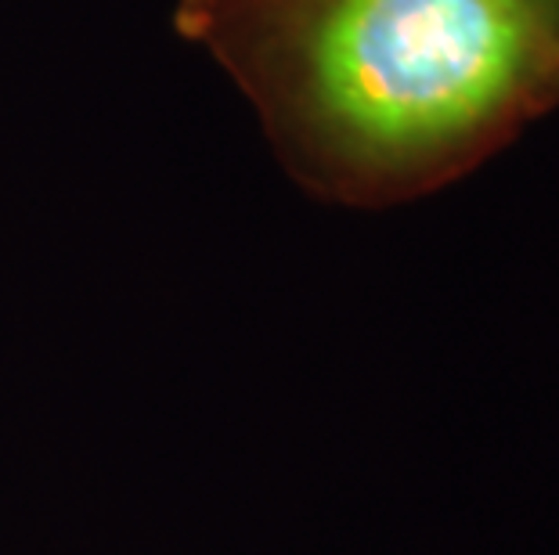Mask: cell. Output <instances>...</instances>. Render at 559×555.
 Instances as JSON below:
<instances>
[{"instance_id": "cell-1", "label": "cell", "mask_w": 559, "mask_h": 555, "mask_svg": "<svg viewBox=\"0 0 559 555\" xmlns=\"http://www.w3.org/2000/svg\"><path fill=\"white\" fill-rule=\"evenodd\" d=\"M174 26L350 206L455 181L559 101V0H177Z\"/></svg>"}]
</instances>
